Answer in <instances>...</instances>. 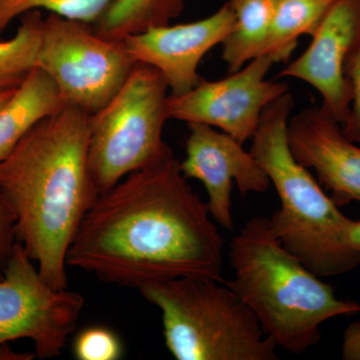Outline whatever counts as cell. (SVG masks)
<instances>
[{
  "label": "cell",
  "instance_id": "obj_1",
  "mask_svg": "<svg viewBox=\"0 0 360 360\" xmlns=\"http://www.w3.org/2000/svg\"><path fill=\"white\" fill-rule=\"evenodd\" d=\"M224 245L207 205L174 156L97 198L73 238L68 265L139 290L180 277L224 281Z\"/></svg>",
  "mask_w": 360,
  "mask_h": 360
},
{
  "label": "cell",
  "instance_id": "obj_2",
  "mask_svg": "<svg viewBox=\"0 0 360 360\" xmlns=\"http://www.w3.org/2000/svg\"><path fill=\"white\" fill-rule=\"evenodd\" d=\"M89 117L65 104L0 162V193L15 212L18 241L56 290L68 288V250L98 198L89 168Z\"/></svg>",
  "mask_w": 360,
  "mask_h": 360
},
{
  "label": "cell",
  "instance_id": "obj_3",
  "mask_svg": "<svg viewBox=\"0 0 360 360\" xmlns=\"http://www.w3.org/2000/svg\"><path fill=\"white\" fill-rule=\"evenodd\" d=\"M233 278L225 281L257 317L277 347L302 354L321 340L324 322L359 314V303L345 300L284 248L269 219L245 222L229 245Z\"/></svg>",
  "mask_w": 360,
  "mask_h": 360
},
{
  "label": "cell",
  "instance_id": "obj_4",
  "mask_svg": "<svg viewBox=\"0 0 360 360\" xmlns=\"http://www.w3.org/2000/svg\"><path fill=\"white\" fill-rule=\"evenodd\" d=\"M293 105L290 92L270 103L251 139V155L281 200L270 226L284 248L316 276H341L359 266L360 253L347 241L350 219L291 153L286 131Z\"/></svg>",
  "mask_w": 360,
  "mask_h": 360
},
{
  "label": "cell",
  "instance_id": "obj_5",
  "mask_svg": "<svg viewBox=\"0 0 360 360\" xmlns=\"http://www.w3.org/2000/svg\"><path fill=\"white\" fill-rule=\"evenodd\" d=\"M160 310L168 352L177 360H276V345L225 281L180 277L146 284Z\"/></svg>",
  "mask_w": 360,
  "mask_h": 360
},
{
  "label": "cell",
  "instance_id": "obj_6",
  "mask_svg": "<svg viewBox=\"0 0 360 360\" xmlns=\"http://www.w3.org/2000/svg\"><path fill=\"white\" fill-rule=\"evenodd\" d=\"M168 90L160 71L136 63L110 103L90 115L89 168L97 195L127 175L174 158L163 139Z\"/></svg>",
  "mask_w": 360,
  "mask_h": 360
},
{
  "label": "cell",
  "instance_id": "obj_7",
  "mask_svg": "<svg viewBox=\"0 0 360 360\" xmlns=\"http://www.w3.org/2000/svg\"><path fill=\"white\" fill-rule=\"evenodd\" d=\"M135 61L123 40L106 39L89 23L49 13L37 68L53 80L63 101L92 115L127 79Z\"/></svg>",
  "mask_w": 360,
  "mask_h": 360
},
{
  "label": "cell",
  "instance_id": "obj_8",
  "mask_svg": "<svg viewBox=\"0 0 360 360\" xmlns=\"http://www.w3.org/2000/svg\"><path fill=\"white\" fill-rule=\"evenodd\" d=\"M77 291L56 290L42 278L20 241L0 279V345L32 340L35 356H59L84 307Z\"/></svg>",
  "mask_w": 360,
  "mask_h": 360
},
{
  "label": "cell",
  "instance_id": "obj_9",
  "mask_svg": "<svg viewBox=\"0 0 360 360\" xmlns=\"http://www.w3.org/2000/svg\"><path fill=\"white\" fill-rule=\"evenodd\" d=\"M276 65L262 56L214 82L201 79L193 89L167 98L169 120L203 123L231 135L241 143L252 139L270 103L290 92L285 82L266 80Z\"/></svg>",
  "mask_w": 360,
  "mask_h": 360
},
{
  "label": "cell",
  "instance_id": "obj_10",
  "mask_svg": "<svg viewBox=\"0 0 360 360\" xmlns=\"http://www.w3.org/2000/svg\"><path fill=\"white\" fill-rule=\"evenodd\" d=\"M184 160L180 162L187 179H198L207 193L208 212L226 231L234 229L232 217V184L245 196L265 193L270 180L243 143L221 130L203 123H188Z\"/></svg>",
  "mask_w": 360,
  "mask_h": 360
},
{
  "label": "cell",
  "instance_id": "obj_11",
  "mask_svg": "<svg viewBox=\"0 0 360 360\" xmlns=\"http://www.w3.org/2000/svg\"><path fill=\"white\" fill-rule=\"evenodd\" d=\"M311 37L307 51L276 78H295L314 87L322 110L342 127L352 101L345 65L360 42V0H338Z\"/></svg>",
  "mask_w": 360,
  "mask_h": 360
},
{
  "label": "cell",
  "instance_id": "obj_12",
  "mask_svg": "<svg viewBox=\"0 0 360 360\" xmlns=\"http://www.w3.org/2000/svg\"><path fill=\"white\" fill-rule=\"evenodd\" d=\"M229 2L203 20L149 28L123 39L137 63L156 68L172 96H181L200 84L198 66L213 47L222 44L234 28Z\"/></svg>",
  "mask_w": 360,
  "mask_h": 360
},
{
  "label": "cell",
  "instance_id": "obj_13",
  "mask_svg": "<svg viewBox=\"0 0 360 360\" xmlns=\"http://www.w3.org/2000/svg\"><path fill=\"white\" fill-rule=\"evenodd\" d=\"M286 134L295 160L314 170L335 205L360 202V146L335 118L321 106H310L290 118Z\"/></svg>",
  "mask_w": 360,
  "mask_h": 360
},
{
  "label": "cell",
  "instance_id": "obj_14",
  "mask_svg": "<svg viewBox=\"0 0 360 360\" xmlns=\"http://www.w3.org/2000/svg\"><path fill=\"white\" fill-rule=\"evenodd\" d=\"M65 104L53 80L39 68H33L0 108V162L8 158L37 122Z\"/></svg>",
  "mask_w": 360,
  "mask_h": 360
},
{
  "label": "cell",
  "instance_id": "obj_15",
  "mask_svg": "<svg viewBox=\"0 0 360 360\" xmlns=\"http://www.w3.org/2000/svg\"><path fill=\"white\" fill-rule=\"evenodd\" d=\"M234 28L222 42V58L236 72L262 56L276 13V0H229Z\"/></svg>",
  "mask_w": 360,
  "mask_h": 360
},
{
  "label": "cell",
  "instance_id": "obj_16",
  "mask_svg": "<svg viewBox=\"0 0 360 360\" xmlns=\"http://www.w3.org/2000/svg\"><path fill=\"white\" fill-rule=\"evenodd\" d=\"M338 0H276V13L262 56L274 63H286L302 35L316 32Z\"/></svg>",
  "mask_w": 360,
  "mask_h": 360
},
{
  "label": "cell",
  "instance_id": "obj_17",
  "mask_svg": "<svg viewBox=\"0 0 360 360\" xmlns=\"http://www.w3.org/2000/svg\"><path fill=\"white\" fill-rule=\"evenodd\" d=\"M187 0H116L96 23L106 39L123 40L149 28L167 25L184 11Z\"/></svg>",
  "mask_w": 360,
  "mask_h": 360
},
{
  "label": "cell",
  "instance_id": "obj_18",
  "mask_svg": "<svg viewBox=\"0 0 360 360\" xmlns=\"http://www.w3.org/2000/svg\"><path fill=\"white\" fill-rule=\"evenodd\" d=\"M44 23L41 11L26 13L13 39L0 41V91L18 89L37 68Z\"/></svg>",
  "mask_w": 360,
  "mask_h": 360
},
{
  "label": "cell",
  "instance_id": "obj_19",
  "mask_svg": "<svg viewBox=\"0 0 360 360\" xmlns=\"http://www.w3.org/2000/svg\"><path fill=\"white\" fill-rule=\"evenodd\" d=\"M116 0H0V33L18 16L47 11L68 20L94 25Z\"/></svg>",
  "mask_w": 360,
  "mask_h": 360
},
{
  "label": "cell",
  "instance_id": "obj_20",
  "mask_svg": "<svg viewBox=\"0 0 360 360\" xmlns=\"http://www.w3.org/2000/svg\"><path fill=\"white\" fill-rule=\"evenodd\" d=\"M124 347L120 336L105 326H89L80 330L72 342V354L77 360H118Z\"/></svg>",
  "mask_w": 360,
  "mask_h": 360
},
{
  "label": "cell",
  "instance_id": "obj_21",
  "mask_svg": "<svg viewBox=\"0 0 360 360\" xmlns=\"http://www.w3.org/2000/svg\"><path fill=\"white\" fill-rule=\"evenodd\" d=\"M345 77L349 84L352 101L349 115L341 129L347 139L360 146V42L347 59Z\"/></svg>",
  "mask_w": 360,
  "mask_h": 360
},
{
  "label": "cell",
  "instance_id": "obj_22",
  "mask_svg": "<svg viewBox=\"0 0 360 360\" xmlns=\"http://www.w3.org/2000/svg\"><path fill=\"white\" fill-rule=\"evenodd\" d=\"M16 221L18 217L13 206L0 193V279L4 277L9 258L18 241Z\"/></svg>",
  "mask_w": 360,
  "mask_h": 360
},
{
  "label": "cell",
  "instance_id": "obj_23",
  "mask_svg": "<svg viewBox=\"0 0 360 360\" xmlns=\"http://www.w3.org/2000/svg\"><path fill=\"white\" fill-rule=\"evenodd\" d=\"M342 359L360 360V322H352L343 335Z\"/></svg>",
  "mask_w": 360,
  "mask_h": 360
},
{
  "label": "cell",
  "instance_id": "obj_24",
  "mask_svg": "<svg viewBox=\"0 0 360 360\" xmlns=\"http://www.w3.org/2000/svg\"><path fill=\"white\" fill-rule=\"evenodd\" d=\"M345 236H347L348 245L360 253V220H349Z\"/></svg>",
  "mask_w": 360,
  "mask_h": 360
},
{
  "label": "cell",
  "instance_id": "obj_25",
  "mask_svg": "<svg viewBox=\"0 0 360 360\" xmlns=\"http://www.w3.org/2000/svg\"><path fill=\"white\" fill-rule=\"evenodd\" d=\"M20 87V86H18ZM8 89L4 90V91H0V108L4 105L13 97V94H15L16 89Z\"/></svg>",
  "mask_w": 360,
  "mask_h": 360
}]
</instances>
